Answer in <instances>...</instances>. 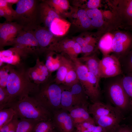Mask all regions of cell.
<instances>
[{"instance_id": "1", "label": "cell", "mask_w": 132, "mask_h": 132, "mask_svg": "<svg viewBox=\"0 0 132 132\" xmlns=\"http://www.w3.org/2000/svg\"><path fill=\"white\" fill-rule=\"evenodd\" d=\"M16 67L11 71L7 82L6 88L10 97L9 103L30 95H34L40 89V85L31 80L28 69L24 68L22 65Z\"/></svg>"}, {"instance_id": "2", "label": "cell", "mask_w": 132, "mask_h": 132, "mask_svg": "<svg viewBox=\"0 0 132 132\" xmlns=\"http://www.w3.org/2000/svg\"><path fill=\"white\" fill-rule=\"evenodd\" d=\"M8 108L13 109L19 118H26L40 121L52 120V113L41 105L33 96H27L11 102L3 108Z\"/></svg>"}, {"instance_id": "3", "label": "cell", "mask_w": 132, "mask_h": 132, "mask_svg": "<svg viewBox=\"0 0 132 132\" xmlns=\"http://www.w3.org/2000/svg\"><path fill=\"white\" fill-rule=\"evenodd\" d=\"M39 1L36 0H19L16 3L13 22H15L25 30H31L39 24L38 8Z\"/></svg>"}, {"instance_id": "4", "label": "cell", "mask_w": 132, "mask_h": 132, "mask_svg": "<svg viewBox=\"0 0 132 132\" xmlns=\"http://www.w3.org/2000/svg\"><path fill=\"white\" fill-rule=\"evenodd\" d=\"M70 58L74 63L79 82L88 99L92 103L101 101L100 88L96 77L78 58Z\"/></svg>"}, {"instance_id": "5", "label": "cell", "mask_w": 132, "mask_h": 132, "mask_svg": "<svg viewBox=\"0 0 132 132\" xmlns=\"http://www.w3.org/2000/svg\"><path fill=\"white\" fill-rule=\"evenodd\" d=\"M41 85L39 91L33 96L36 99L52 113L61 109L62 86L51 79Z\"/></svg>"}, {"instance_id": "6", "label": "cell", "mask_w": 132, "mask_h": 132, "mask_svg": "<svg viewBox=\"0 0 132 132\" xmlns=\"http://www.w3.org/2000/svg\"><path fill=\"white\" fill-rule=\"evenodd\" d=\"M121 79L112 81L107 84L105 87V91L109 103L119 109L124 116L129 113L131 104L122 86Z\"/></svg>"}, {"instance_id": "7", "label": "cell", "mask_w": 132, "mask_h": 132, "mask_svg": "<svg viewBox=\"0 0 132 132\" xmlns=\"http://www.w3.org/2000/svg\"><path fill=\"white\" fill-rule=\"evenodd\" d=\"M13 46L22 58L31 54L41 53L38 42L31 30H24L17 37Z\"/></svg>"}, {"instance_id": "8", "label": "cell", "mask_w": 132, "mask_h": 132, "mask_svg": "<svg viewBox=\"0 0 132 132\" xmlns=\"http://www.w3.org/2000/svg\"><path fill=\"white\" fill-rule=\"evenodd\" d=\"M23 30L22 26L14 22L6 21L0 23V50L5 46L13 45L17 37Z\"/></svg>"}, {"instance_id": "9", "label": "cell", "mask_w": 132, "mask_h": 132, "mask_svg": "<svg viewBox=\"0 0 132 132\" xmlns=\"http://www.w3.org/2000/svg\"><path fill=\"white\" fill-rule=\"evenodd\" d=\"M112 52L118 58L132 50V31L117 32L113 35Z\"/></svg>"}, {"instance_id": "10", "label": "cell", "mask_w": 132, "mask_h": 132, "mask_svg": "<svg viewBox=\"0 0 132 132\" xmlns=\"http://www.w3.org/2000/svg\"><path fill=\"white\" fill-rule=\"evenodd\" d=\"M99 69L100 78L112 77L122 74L119 60L114 55L103 56L100 61Z\"/></svg>"}, {"instance_id": "11", "label": "cell", "mask_w": 132, "mask_h": 132, "mask_svg": "<svg viewBox=\"0 0 132 132\" xmlns=\"http://www.w3.org/2000/svg\"><path fill=\"white\" fill-rule=\"evenodd\" d=\"M52 120L59 132H75V127L69 112L62 109L52 112Z\"/></svg>"}, {"instance_id": "12", "label": "cell", "mask_w": 132, "mask_h": 132, "mask_svg": "<svg viewBox=\"0 0 132 132\" xmlns=\"http://www.w3.org/2000/svg\"><path fill=\"white\" fill-rule=\"evenodd\" d=\"M31 30L38 42L41 53L45 52L51 45L60 40L48 29L40 25L36 26Z\"/></svg>"}, {"instance_id": "13", "label": "cell", "mask_w": 132, "mask_h": 132, "mask_svg": "<svg viewBox=\"0 0 132 132\" xmlns=\"http://www.w3.org/2000/svg\"><path fill=\"white\" fill-rule=\"evenodd\" d=\"M88 110L95 119L98 117L109 116L124 117V115L118 109L109 103L105 104L101 101L89 103Z\"/></svg>"}, {"instance_id": "14", "label": "cell", "mask_w": 132, "mask_h": 132, "mask_svg": "<svg viewBox=\"0 0 132 132\" xmlns=\"http://www.w3.org/2000/svg\"><path fill=\"white\" fill-rule=\"evenodd\" d=\"M28 75L32 82L39 85L45 83L51 79V73L45 64L38 58L35 66L28 69Z\"/></svg>"}, {"instance_id": "15", "label": "cell", "mask_w": 132, "mask_h": 132, "mask_svg": "<svg viewBox=\"0 0 132 132\" xmlns=\"http://www.w3.org/2000/svg\"><path fill=\"white\" fill-rule=\"evenodd\" d=\"M38 16L39 24L42 23L48 29L55 19L61 17L44 0L39 3Z\"/></svg>"}, {"instance_id": "16", "label": "cell", "mask_w": 132, "mask_h": 132, "mask_svg": "<svg viewBox=\"0 0 132 132\" xmlns=\"http://www.w3.org/2000/svg\"><path fill=\"white\" fill-rule=\"evenodd\" d=\"M88 105L76 106L68 111L72 119L75 126L85 122L95 123L88 112Z\"/></svg>"}, {"instance_id": "17", "label": "cell", "mask_w": 132, "mask_h": 132, "mask_svg": "<svg viewBox=\"0 0 132 132\" xmlns=\"http://www.w3.org/2000/svg\"><path fill=\"white\" fill-rule=\"evenodd\" d=\"M118 15L126 27L132 24V0L119 1L116 8Z\"/></svg>"}, {"instance_id": "18", "label": "cell", "mask_w": 132, "mask_h": 132, "mask_svg": "<svg viewBox=\"0 0 132 132\" xmlns=\"http://www.w3.org/2000/svg\"><path fill=\"white\" fill-rule=\"evenodd\" d=\"M22 57L18 50L13 47L6 50L0 51V66L6 63L15 66L22 65L21 63Z\"/></svg>"}, {"instance_id": "19", "label": "cell", "mask_w": 132, "mask_h": 132, "mask_svg": "<svg viewBox=\"0 0 132 132\" xmlns=\"http://www.w3.org/2000/svg\"><path fill=\"white\" fill-rule=\"evenodd\" d=\"M124 117L113 116H101L94 119L97 125L102 127L105 132H110L117 127Z\"/></svg>"}, {"instance_id": "20", "label": "cell", "mask_w": 132, "mask_h": 132, "mask_svg": "<svg viewBox=\"0 0 132 132\" xmlns=\"http://www.w3.org/2000/svg\"><path fill=\"white\" fill-rule=\"evenodd\" d=\"M78 58L81 62L84 63V64L87 67L89 71L94 74L99 83L100 78L99 65L100 60L95 54L86 56H83Z\"/></svg>"}, {"instance_id": "21", "label": "cell", "mask_w": 132, "mask_h": 132, "mask_svg": "<svg viewBox=\"0 0 132 132\" xmlns=\"http://www.w3.org/2000/svg\"><path fill=\"white\" fill-rule=\"evenodd\" d=\"M62 54L61 64L60 66L57 70L55 77L53 80L56 83L60 85L64 84L66 76L68 72L71 59Z\"/></svg>"}, {"instance_id": "22", "label": "cell", "mask_w": 132, "mask_h": 132, "mask_svg": "<svg viewBox=\"0 0 132 132\" xmlns=\"http://www.w3.org/2000/svg\"><path fill=\"white\" fill-rule=\"evenodd\" d=\"M70 24L61 17L56 18L52 22L49 29L55 35L61 36L67 32Z\"/></svg>"}, {"instance_id": "23", "label": "cell", "mask_w": 132, "mask_h": 132, "mask_svg": "<svg viewBox=\"0 0 132 132\" xmlns=\"http://www.w3.org/2000/svg\"><path fill=\"white\" fill-rule=\"evenodd\" d=\"M45 65L50 72L52 73L57 70L61 64L62 54L52 51H47Z\"/></svg>"}, {"instance_id": "24", "label": "cell", "mask_w": 132, "mask_h": 132, "mask_svg": "<svg viewBox=\"0 0 132 132\" xmlns=\"http://www.w3.org/2000/svg\"><path fill=\"white\" fill-rule=\"evenodd\" d=\"M62 86L63 91L61 101V109L68 111L73 107L78 106V104L69 89L65 88Z\"/></svg>"}, {"instance_id": "25", "label": "cell", "mask_w": 132, "mask_h": 132, "mask_svg": "<svg viewBox=\"0 0 132 132\" xmlns=\"http://www.w3.org/2000/svg\"><path fill=\"white\" fill-rule=\"evenodd\" d=\"M76 42L74 39H66L59 40L51 45L47 49L57 53L65 54L66 52L74 46Z\"/></svg>"}, {"instance_id": "26", "label": "cell", "mask_w": 132, "mask_h": 132, "mask_svg": "<svg viewBox=\"0 0 132 132\" xmlns=\"http://www.w3.org/2000/svg\"><path fill=\"white\" fill-rule=\"evenodd\" d=\"M58 14L69 15L68 11L70 9L68 1L66 0H44Z\"/></svg>"}, {"instance_id": "27", "label": "cell", "mask_w": 132, "mask_h": 132, "mask_svg": "<svg viewBox=\"0 0 132 132\" xmlns=\"http://www.w3.org/2000/svg\"><path fill=\"white\" fill-rule=\"evenodd\" d=\"M40 121L28 118H19L16 132H34L35 126Z\"/></svg>"}, {"instance_id": "28", "label": "cell", "mask_w": 132, "mask_h": 132, "mask_svg": "<svg viewBox=\"0 0 132 132\" xmlns=\"http://www.w3.org/2000/svg\"><path fill=\"white\" fill-rule=\"evenodd\" d=\"M69 89L80 105L89 104L88 101V98L80 82L73 85Z\"/></svg>"}, {"instance_id": "29", "label": "cell", "mask_w": 132, "mask_h": 132, "mask_svg": "<svg viewBox=\"0 0 132 132\" xmlns=\"http://www.w3.org/2000/svg\"><path fill=\"white\" fill-rule=\"evenodd\" d=\"M79 82L76 66L72 60L64 84L61 85L65 88L69 89L73 85Z\"/></svg>"}, {"instance_id": "30", "label": "cell", "mask_w": 132, "mask_h": 132, "mask_svg": "<svg viewBox=\"0 0 132 132\" xmlns=\"http://www.w3.org/2000/svg\"><path fill=\"white\" fill-rule=\"evenodd\" d=\"M12 5L6 0H0V16L4 18L6 22L13 21L15 12Z\"/></svg>"}, {"instance_id": "31", "label": "cell", "mask_w": 132, "mask_h": 132, "mask_svg": "<svg viewBox=\"0 0 132 132\" xmlns=\"http://www.w3.org/2000/svg\"><path fill=\"white\" fill-rule=\"evenodd\" d=\"M113 38V35L110 33H107L104 35L99 39L98 46L104 56L109 55L110 53L112 52Z\"/></svg>"}, {"instance_id": "32", "label": "cell", "mask_w": 132, "mask_h": 132, "mask_svg": "<svg viewBox=\"0 0 132 132\" xmlns=\"http://www.w3.org/2000/svg\"><path fill=\"white\" fill-rule=\"evenodd\" d=\"M87 14L91 20L92 26L100 27L104 24L103 15L101 11L98 8L88 9L86 11Z\"/></svg>"}, {"instance_id": "33", "label": "cell", "mask_w": 132, "mask_h": 132, "mask_svg": "<svg viewBox=\"0 0 132 132\" xmlns=\"http://www.w3.org/2000/svg\"><path fill=\"white\" fill-rule=\"evenodd\" d=\"M119 59L121 65L122 74L132 76V50Z\"/></svg>"}, {"instance_id": "34", "label": "cell", "mask_w": 132, "mask_h": 132, "mask_svg": "<svg viewBox=\"0 0 132 132\" xmlns=\"http://www.w3.org/2000/svg\"><path fill=\"white\" fill-rule=\"evenodd\" d=\"M16 115L15 111L11 108L0 110V128L10 122Z\"/></svg>"}, {"instance_id": "35", "label": "cell", "mask_w": 132, "mask_h": 132, "mask_svg": "<svg viewBox=\"0 0 132 132\" xmlns=\"http://www.w3.org/2000/svg\"><path fill=\"white\" fill-rule=\"evenodd\" d=\"M77 22L80 26L84 29L89 28L91 26V20L86 11L83 9H78L76 13Z\"/></svg>"}, {"instance_id": "36", "label": "cell", "mask_w": 132, "mask_h": 132, "mask_svg": "<svg viewBox=\"0 0 132 132\" xmlns=\"http://www.w3.org/2000/svg\"><path fill=\"white\" fill-rule=\"evenodd\" d=\"M123 75L121 82L122 86L128 96L132 105V76Z\"/></svg>"}, {"instance_id": "37", "label": "cell", "mask_w": 132, "mask_h": 132, "mask_svg": "<svg viewBox=\"0 0 132 132\" xmlns=\"http://www.w3.org/2000/svg\"><path fill=\"white\" fill-rule=\"evenodd\" d=\"M15 66L8 64L0 66V87L6 88L8 79L10 72Z\"/></svg>"}, {"instance_id": "38", "label": "cell", "mask_w": 132, "mask_h": 132, "mask_svg": "<svg viewBox=\"0 0 132 132\" xmlns=\"http://www.w3.org/2000/svg\"><path fill=\"white\" fill-rule=\"evenodd\" d=\"M55 129L52 120L41 121L35 126L34 132H52Z\"/></svg>"}, {"instance_id": "39", "label": "cell", "mask_w": 132, "mask_h": 132, "mask_svg": "<svg viewBox=\"0 0 132 132\" xmlns=\"http://www.w3.org/2000/svg\"><path fill=\"white\" fill-rule=\"evenodd\" d=\"M19 119L16 115L10 122L0 128V132H16Z\"/></svg>"}, {"instance_id": "40", "label": "cell", "mask_w": 132, "mask_h": 132, "mask_svg": "<svg viewBox=\"0 0 132 132\" xmlns=\"http://www.w3.org/2000/svg\"><path fill=\"white\" fill-rule=\"evenodd\" d=\"M10 101V97L6 88L0 87V110Z\"/></svg>"}, {"instance_id": "41", "label": "cell", "mask_w": 132, "mask_h": 132, "mask_svg": "<svg viewBox=\"0 0 132 132\" xmlns=\"http://www.w3.org/2000/svg\"><path fill=\"white\" fill-rule=\"evenodd\" d=\"M81 53V47L76 42L73 47L68 51L65 54L70 58H77L78 54Z\"/></svg>"}, {"instance_id": "42", "label": "cell", "mask_w": 132, "mask_h": 132, "mask_svg": "<svg viewBox=\"0 0 132 132\" xmlns=\"http://www.w3.org/2000/svg\"><path fill=\"white\" fill-rule=\"evenodd\" d=\"M110 132H132V125L129 123L120 124Z\"/></svg>"}, {"instance_id": "43", "label": "cell", "mask_w": 132, "mask_h": 132, "mask_svg": "<svg viewBox=\"0 0 132 132\" xmlns=\"http://www.w3.org/2000/svg\"><path fill=\"white\" fill-rule=\"evenodd\" d=\"M95 46L92 45L87 44L81 47L82 53L84 54L83 56H86L91 55L94 52Z\"/></svg>"}, {"instance_id": "44", "label": "cell", "mask_w": 132, "mask_h": 132, "mask_svg": "<svg viewBox=\"0 0 132 132\" xmlns=\"http://www.w3.org/2000/svg\"><path fill=\"white\" fill-rule=\"evenodd\" d=\"M100 0H89L86 3V5L88 9L97 8L99 6Z\"/></svg>"}, {"instance_id": "45", "label": "cell", "mask_w": 132, "mask_h": 132, "mask_svg": "<svg viewBox=\"0 0 132 132\" xmlns=\"http://www.w3.org/2000/svg\"><path fill=\"white\" fill-rule=\"evenodd\" d=\"M82 37L87 44L96 46L97 42V40L88 34L85 35Z\"/></svg>"}, {"instance_id": "46", "label": "cell", "mask_w": 132, "mask_h": 132, "mask_svg": "<svg viewBox=\"0 0 132 132\" xmlns=\"http://www.w3.org/2000/svg\"><path fill=\"white\" fill-rule=\"evenodd\" d=\"M76 42L78 43L81 47L84 46L87 44L82 37L79 36L74 39Z\"/></svg>"}, {"instance_id": "47", "label": "cell", "mask_w": 132, "mask_h": 132, "mask_svg": "<svg viewBox=\"0 0 132 132\" xmlns=\"http://www.w3.org/2000/svg\"><path fill=\"white\" fill-rule=\"evenodd\" d=\"M129 113V115L128 118L129 120V123L132 125V105L131 106L130 110Z\"/></svg>"}, {"instance_id": "48", "label": "cell", "mask_w": 132, "mask_h": 132, "mask_svg": "<svg viewBox=\"0 0 132 132\" xmlns=\"http://www.w3.org/2000/svg\"><path fill=\"white\" fill-rule=\"evenodd\" d=\"M125 28L127 30L132 31V24L129 26L125 27Z\"/></svg>"}, {"instance_id": "49", "label": "cell", "mask_w": 132, "mask_h": 132, "mask_svg": "<svg viewBox=\"0 0 132 132\" xmlns=\"http://www.w3.org/2000/svg\"><path fill=\"white\" fill-rule=\"evenodd\" d=\"M52 132H59L56 129H55L54 130L52 131Z\"/></svg>"}]
</instances>
